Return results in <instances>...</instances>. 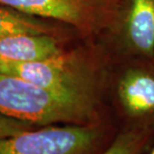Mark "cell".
<instances>
[{"label":"cell","mask_w":154,"mask_h":154,"mask_svg":"<svg viewBox=\"0 0 154 154\" xmlns=\"http://www.w3.org/2000/svg\"><path fill=\"white\" fill-rule=\"evenodd\" d=\"M14 34H49L82 39L71 27L0 4V38Z\"/></svg>","instance_id":"obj_8"},{"label":"cell","mask_w":154,"mask_h":154,"mask_svg":"<svg viewBox=\"0 0 154 154\" xmlns=\"http://www.w3.org/2000/svg\"><path fill=\"white\" fill-rule=\"evenodd\" d=\"M113 121L52 124L0 138V154H100L117 132Z\"/></svg>","instance_id":"obj_4"},{"label":"cell","mask_w":154,"mask_h":154,"mask_svg":"<svg viewBox=\"0 0 154 154\" xmlns=\"http://www.w3.org/2000/svg\"><path fill=\"white\" fill-rule=\"evenodd\" d=\"M109 61L110 55L100 41L80 40L61 54L45 60L0 64V73L19 77L59 93L91 97L103 103Z\"/></svg>","instance_id":"obj_1"},{"label":"cell","mask_w":154,"mask_h":154,"mask_svg":"<svg viewBox=\"0 0 154 154\" xmlns=\"http://www.w3.org/2000/svg\"><path fill=\"white\" fill-rule=\"evenodd\" d=\"M35 127L38 126L34 123L6 116L0 111V138L22 133Z\"/></svg>","instance_id":"obj_10"},{"label":"cell","mask_w":154,"mask_h":154,"mask_svg":"<svg viewBox=\"0 0 154 154\" xmlns=\"http://www.w3.org/2000/svg\"><path fill=\"white\" fill-rule=\"evenodd\" d=\"M151 154H154V149H153V151L151 152Z\"/></svg>","instance_id":"obj_11"},{"label":"cell","mask_w":154,"mask_h":154,"mask_svg":"<svg viewBox=\"0 0 154 154\" xmlns=\"http://www.w3.org/2000/svg\"><path fill=\"white\" fill-rule=\"evenodd\" d=\"M0 111L37 126L112 121L100 100L59 93L0 73Z\"/></svg>","instance_id":"obj_2"},{"label":"cell","mask_w":154,"mask_h":154,"mask_svg":"<svg viewBox=\"0 0 154 154\" xmlns=\"http://www.w3.org/2000/svg\"><path fill=\"white\" fill-rule=\"evenodd\" d=\"M101 100L119 129L154 130V60L110 56Z\"/></svg>","instance_id":"obj_3"},{"label":"cell","mask_w":154,"mask_h":154,"mask_svg":"<svg viewBox=\"0 0 154 154\" xmlns=\"http://www.w3.org/2000/svg\"><path fill=\"white\" fill-rule=\"evenodd\" d=\"M153 139L152 129H119L112 141L100 154H143Z\"/></svg>","instance_id":"obj_9"},{"label":"cell","mask_w":154,"mask_h":154,"mask_svg":"<svg viewBox=\"0 0 154 154\" xmlns=\"http://www.w3.org/2000/svg\"><path fill=\"white\" fill-rule=\"evenodd\" d=\"M124 0H0V4L74 29L88 41H100L119 26Z\"/></svg>","instance_id":"obj_5"},{"label":"cell","mask_w":154,"mask_h":154,"mask_svg":"<svg viewBox=\"0 0 154 154\" xmlns=\"http://www.w3.org/2000/svg\"><path fill=\"white\" fill-rule=\"evenodd\" d=\"M84 39L49 34H14L0 38V64H21L45 60L64 52Z\"/></svg>","instance_id":"obj_7"},{"label":"cell","mask_w":154,"mask_h":154,"mask_svg":"<svg viewBox=\"0 0 154 154\" xmlns=\"http://www.w3.org/2000/svg\"><path fill=\"white\" fill-rule=\"evenodd\" d=\"M100 42L111 57L154 60V0H124L119 26Z\"/></svg>","instance_id":"obj_6"}]
</instances>
